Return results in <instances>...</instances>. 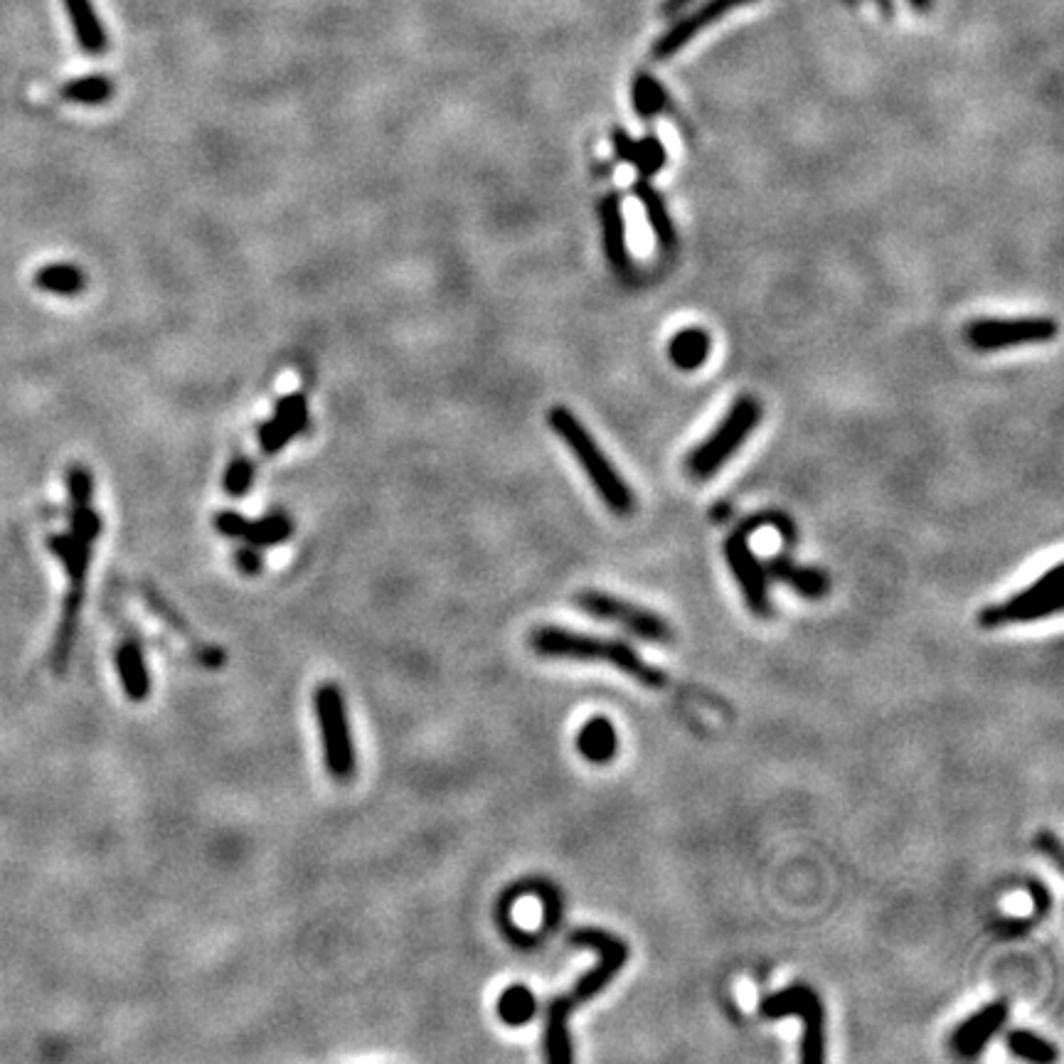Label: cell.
<instances>
[{"label":"cell","instance_id":"34","mask_svg":"<svg viewBox=\"0 0 1064 1064\" xmlns=\"http://www.w3.org/2000/svg\"><path fill=\"white\" fill-rule=\"evenodd\" d=\"M1037 848H1040L1042 853L1050 855L1057 870H1062V848L1055 833H1040V838H1037Z\"/></svg>","mask_w":1064,"mask_h":1064},{"label":"cell","instance_id":"13","mask_svg":"<svg viewBox=\"0 0 1064 1064\" xmlns=\"http://www.w3.org/2000/svg\"><path fill=\"white\" fill-rule=\"evenodd\" d=\"M308 427V399L303 392H289L276 402L269 422L259 427V444L264 454H279L291 439Z\"/></svg>","mask_w":1064,"mask_h":1064},{"label":"cell","instance_id":"25","mask_svg":"<svg viewBox=\"0 0 1064 1064\" xmlns=\"http://www.w3.org/2000/svg\"><path fill=\"white\" fill-rule=\"evenodd\" d=\"M631 101L641 119H653L668 109V92L653 74L638 72L631 84Z\"/></svg>","mask_w":1064,"mask_h":1064},{"label":"cell","instance_id":"19","mask_svg":"<svg viewBox=\"0 0 1064 1064\" xmlns=\"http://www.w3.org/2000/svg\"><path fill=\"white\" fill-rule=\"evenodd\" d=\"M65 8L69 15V23H72L74 35H77L79 47L89 55H101L109 47V37H106L104 25H101L99 15L94 13L92 0H65Z\"/></svg>","mask_w":1064,"mask_h":1064},{"label":"cell","instance_id":"6","mask_svg":"<svg viewBox=\"0 0 1064 1064\" xmlns=\"http://www.w3.org/2000/svg\"><path fill=\"white\" fill-rule=\"evenodd\" d=\"M762 419V404L752 395H742L732 402L722 422L717 424L715 432L700 441L685 459V471L693 481H707L715 476L727 461L742 449L744 441L752 436Z\"/></svg>","mask_w":1064,"mask_h":1064},{"label":"cell","instance_id":"15","mask_svg":"<svg viewBox=\"0 0 1064 1064\" xmlns=\"http://www.w3.org/2000/svg\"><path fill=\"white\" fill-rule=\"evenodd\" d=\"M1005 1020H1008V1003L996 1000V1003L986 1005V1008L978 1010L976 1015H971L956 1028L954 1035H951V1047L961 1057H976L993 1040V1035L1003 1028Z\"/></svg>","mask_w":1064,"mask_h":1064},{"label":"cell","instance_id":"3","mask_svg":"<svg viewBox=\"0 0 1064 1064\" xmlns=\"http://www.w3.org/2000/svg\"><path fill=\"white\" fill-rule=\"evenodd\" d=\"M547 424H550L552 432L565 441V446L572 451L577 464L582 466V471L587 473L592 486L597 488L599 498L604 500L606 508L614 515H619V518H629L633 510H636L633 491L629 488V483L621 478V473L616 471V466L606 459L604 449L597 444L592 432L579 422L577 414L567 407H552L550 412H547Z\"/></svg>","mask_w":1064,"mask_h":1064},{"label":"cell","instance_id":"16","mask_svg":"<svg viewBox=\"0 0 1064 1064\" xmlns=\"http://www.w3.org/2000/svg\"><path fill=\"white\" fill-rule=\"evenodd\" d=\"M116 673H119L121 688L131 702H143L151 695V675H148L143 648L136 638H124L114 653Z\"/></svg>","mask_w":1064,"mask_h":1064},{"label":"cell","instance_id":"28","mask_svg":"<svg viewBox=\"0 0 1064 1064\" xmlns=\"http://www.w3.org/2000/svg\"><path fill=\"white\" fill-rule=\"evenodd\" d=\"M1005 1045H1008V1050L1013 1052L1015 1057L1028 1060V1062L1050 1064V1062H1055V1057H1057V1050L1050 1045V1042L1042 1040L1040 1035H1035V1032H1028V1030H1013L1008 1035V1040H1005Z\"/></svg>","mask_w":1064,"mask_h":1064},{"label":"cell","instance_id":"22","mask_svg":"<svg viewBox=\"0 0 1064 1064\" xmlns=\"http://www.w3.org/2000/svg\"><path fill=\"white\" fill-rule=\"evenodd\" d=\"M291 532H294V523L289 515L284 510H271L264 518L247 520L242 542L257 547V550H266V547H276L289 540Z\"/></svg>","mask_w":1064,"mask_h":1064},{"label":"cell","instance_id":"27","mask_svg":"<svg viewBox=\"0 0 1064 1064\" xmlns=\"http://www.w3.org/2000/svg\"><path fill=\"white\" fill-rule=\"evenodd\" d=\"M665 163H668V151H665L658 133H653V131L643 133V136L636 141V156H633V163H631V166L638 170V178L651 180L653 175L661 173Z\"/></svg>","mask_w":1064,"mask_h":1064},{"label":"cell","instance_id":"2","mask_svg":"<svg viewBox=\"0 0 1064 1064\" xmlns=\"http://www.w3.org/2000/svg\"><path fill=\"white\" fill-rule=\"evenodd\" d=\"M530 648L542 658H557V661H577V663H606L611 668L621 670L624 675L641 683L643 688L661 690L668 685V678L661 668L646 663L636 651L624 641L616 638H599L577 633L560 626H537L528 638Z\"/></svg>","mask_w":1064,"mask_h":1064},{"label":"cell","instance_id":"4","mask_svg":"<svg viewBox=\"0 0 1064 1064\" xmlns=\"http://www.w3.org/2000/svg\"><path fill=\"white\" fill-rule=\"evenodd\" d=\"M47 547H50L52 555L62 562L67 569V594L62 601V616L60 624H57L55 643H52V668L57 675H65L69 661H72L74 643H77V631L79 621H82V604H84V589H87V574H89V562H92V547L94 542L84 540V537L74 535V532H55V535L47 537Z\"/></svg>","mask_w":1064,"mask_h":1064},{"label":"cell","instance_id":"21","mask_svg":"<svg viewBox=\"0 0 1064 1064\" xmlns=\"http://www.w3.org/2000/svg\"><path fill=\"white\" fill-rule=\"evenodd\" d=\"M579 754H582L587 762L604 764L609 759H614L616 754V730L606 717H594L587 725L582 727L577 737Z\"/></svg>","mask_w":1064,"mask_h":1064},{"label":"cell","instance_id":"17","mask_svg":"<svg viewBox=\"0 0 1064 1064\" xmlns=\"http://www.w3.org/2000/svg\"><path fill=\"white\" fill-rule=\"evenodd\" d=\"M631 190L638 198V202H641L643 215H646L648 227H651L658 247H661L665 254H673L675 247H678V230H675V222H673V217H670L663 195L653 188L651 180H643V178H638Z\"/></svg>","mask_w":1064,"mask_h":1064},{"label":"cell","instance_id":"32","mask_svg":"<svg viewBox=\"0 0 1064 1064\" xmlns=\"http://www.w3.org/2000/svg\"><path fill=\"white\" fill-rule=\"evenodd\" d=\"M234 565L239 567V572L242 574L254 577V574L262 572V552H259L257 547L244 542V547H239V550L234 552Z\"/></svg>","mask_w":1064,"mask_h":1064},{"label":"cell","instance_id":"12","mask_svg":"<svg viewBox=\"0 0 1064 1064\" xmlns=\"http://www.w3.org/2000/svg\"><path fill=\"white\" fill-rule=\"evenodd\" d=\"M749 3H754V0H705L698 10H693V13L685 15V18L675 20V23L658 37L651 50L653 60H670V57L678 55L685 45H690V42L695 40V35H700L702 30L715 25L722 15L732 13V10Z\"/></svg>","mask_w":1064,"mask_h":1064},{"label":"cell","instance_id":"14","mask_svg":"<svg viewBox=\"0 0 1064 1064\" xmlns=\"http://www.w3.org/2000/svg\"><path fill=\"white\" fill-rule=\"evenodd\" d=\"M599 222H601V244H604L606 262L619 274H629L631 269V252L629 239H626V220L624 207H621L619 193H606L599 202Z\"/></svg>","mask_w":1064,"mask_h":1064},{"label":"cell","instance_id":"29","mask_svg":"<svg viewBox=\"0 0 1064 1064\" xmlns=\"http://www.w3.org/2000/svg\"><path fill=\"white\" fill-rule=\"evenodd\" d=\"M254 473H257V468H254L252 459H247V456H234L232 464L227 466V471H225V481H222L227 496H232V498L247 496L249 488H252V483H254Z\"/></svg>","mask_w":1064,"mask_h":1064},{"label":"cell","instance_id":"33","mask_svg":"<svg viewBox=\"0 0 1064 1064\" xmlns=\"http://www.w3.org/2000/svg\"><path fill=\"white\" fill-rule=\"evenodd\" d=\"M611 146H614V153L616 158H619L621 163H633V156H636V141L631 138V133L626 129H621V126H616L614 131H611Z\"/></svg>","mask_w":1064,"mask_h":1064},{"label":"cell","instance_id":"24","mask_svg":"<svg viewBox=\"0 0 1064 1064\" xmlns=\"http://www.w3.org/2000/svg\"><path fill=\"white\" fill-rule=\"evenodd\" d=\"M114 94V82H111L106 74H87V77L69 79L67 84H62L60 97L69 101V104H84V106H97L106 104Z\"/></svg>","mask_w":1064,"mask_h":1064},{"label":"cell","instance_id":"37","mask_svg":"<svg viewBox=\"0 0 1064 1064\" xmlns=\"http://www.w3.org/2000/svg\"><path fill=\"white\" fill-rule=\"evenodd\" d=\"M877 5H880V10L885 15H892V10H895V5H892V0H877Z\"/></svg>","mask_w":1064,"mask_h":1064},{"label":"cell","instance_id":"10","mask_svg":"<svg viewBox=\"0 0 1064 1064\" xmlns=\"http://www.w3.org/2000/svg\"><path fill=\"white\" fill-rule=\"evenodd\" d=\"M1057 321L1047 316L1028 318H978L966 326V340L978 353L1040 345L1057 338Z\"/></svg>","mask_w":1064,"mask_h":1064},{"label":"cell","instance_id":"5","mask_svg":"<svg viewBox=\"0 0 1064 1064\" xmlns=\"http://www.w3.org/2000/svg\"><path fill=\"white\" fill-rule=\"evenodd\" d=\"M762 525H771L784 537L794 540V523H791L786 515L781 513H762L754 515V518L744 520L737 530L732 532L725 540V560L730 565L734 579H737L739 589H742L744 601L752 609V614L757 616H769L771 614V601H769V574H766L764 562L757 560L752 550V532Z\"/></svg>","mask_w":1064,"mask_h":1064},{"label":"cell","instance_id":"30","mask_svg":"<svg viewBox=\"0 0 1064 1064\" xmlns=\"http://www.w3.org/2000/svg\"><path fill=\"white\" fill-rule=\"evenodd\" d=\"M67 488H69V505H87L92 503L94 478L84 464L69 466L67 471Z\"/></svg>","mask_w":1064,"mask_h":1064},{"label":"cell","instance_id":"18","mask_svg":"<svg viewBox=\"0 0 1064 1064\" xmlns=\"http://www.w3.org/2000/svg\"><path fill=\"white\" fill-rule=\"evenodd\" d=\"M769 579H779V582L791 584L801 597L806 599H821L826 597L828 589H831V579L821 572V569L813 567H801L796 562H791L786 555L771 557L764 565Z\"/></svg>","mask_w":1064,"mask_h":1064},{"label":"cell","instance_id":"9","mask_svg":"<svg viewBox=\"0 0 1064 1064\" xmlns=\"http://www.w3.org/2000/svg\"><path fill=\"white\" fill-rule=\"evenodd\" d=\"M764 1018H786L798 1015L803 1023L801 1035V1060L806 1064H818L826 1060V1013H823L821 998L808 986H791L779 993H771L759 1005Z\"/></svg>","mask_w":1064,"mask_h":1064},{"label":"cell","instance_id":"8","mask_svg":"<svg viewBox=\"0 0 1064 1064\" xmlns=\"http://www.w3.org/2000/svg\"><path fill=\"white\" fill-rule=\"evenodd\" d=\"M1062 587L1064 565H1055L1047 574H1042L1035 584L1018 592L1015 597L996 606H988L978 614L981 629H1000L1010 624H1028V621L1047 619L1062 611Z\"/></svg>","mask_w":1064,"mask_h":1064},{"label":"cell","instance_id":"36","mask_svg":"<svg viewBox=\"0 0 1064 1064\" xmlns=\"http://www.w3.org/2000/svg\"><path fill=\"white\" fill-rule=\"evenodd\" d=\"M909 5H912V10H917V13H929L931 10V0H907Z\"/></svg>","mask_w":1064,"mask_h":1064},{"label":"cell","instance_id":"20","mask_svg":"<svg viewBox=\"0 0 1064 1064\" xmlns=\"http://www.w3.org/2000/svg\"><path fill=\"white\" fill-rule=\"evenodd\" d=\"M712 350V338L702 328H683L670 338L668 358L678 370H698L707 363Z\"/></svg>","mask_w":1064,"mask_h":1064},{"label":"cell","instance_id":"7","mask_svg":"<svg viewBox=\"0 0 1064 1064\" xmlns=\"http://www.w3.org/2000/svg\"><path fill=\"white\" fill-rule=\"evenodd\" d=\"M313 710H316L318 730H321L323 762H326L328 774L338 784H345L355 776L358 754H355L353 734H350L348 707H345V698L338 685H318L313 693Z\"/></svg>","mask_w":1064,"mask_h":1064},{"label":"cell","instance_id":"11","mask_svg":"<svg viewBox=\"0 0 1064 1064\" xmlns=\"http://www.w3.org/2000/svg\"><path fill=\"white\" fill-rule=\"evenodd\" d=\"M574 604L579 606V611H584L587 616L599 621H609V624L621 626L636 638L648 643H670L673 631L665 624L658 614L643 609V606L631 604V601L611 597V594L597 592V589H584L574 597Z\"/></svg>","mask_w":1064,"mask_h":1064},{"label":"cell","instance_id":"35","mask_svg":"<svg viewBox=\"0 0 1064 1064\" xmlns=\"http://www.w3.org/2000/svg\"><path fill=\"white\" fill-rule=\"evenodd\" d=\"M690 3H693V0H663L661 13H663V15H668V18H670V15H678L680 10L688 8Z\"/></svg>","mask_w":1064,"mask_h":1064},{"label":"cell","instance_id":"26","mask_svg":"<svg viewBox=\"0 0 1064 1064\" xmlns=\"http://www.w3.org/2000/svg\"><path fill=\"white\" fill-rule=\"evenodd\" d=\"M537 1013V1000L530 993V988L525 986H510L508 991H503V996L498 998V1015L503 1023L520 1028V1025L530 1023Z\"/></svg>","mask_w":1064,"mask_h":1064},{"label":"cell","instance_id":"23","mask_svg":"<svg viewBox=\"0 0 1064 1064\" xmlns=\"http://www.w3.org/2000/svg\"><path fill=\"white\" fill-rule=\"evenodd\" d=\"M35 286L55 296H77L87 289V274L74 264H47L35 274Z\"/></svg>","mask_w":1064,"mask_h":1064},{"label":"cell","instance_id":"1","mask_svg":"<svg viewBox=\"0 0 1064 1064\" xmlns=\"http://www.w3.org/2000/svg\"><path fill=\"white\" fill-rule=\"evenodd\" d=\"M569 941L579 949H589L599 954V964L592 971L584 973L572 991L552 998L547 1003L545 1013V1032H542V1047H545V1060L552 1064H569L572 1062V1037H569V1015L592 998H597L611 981L621 973L629 959V946L619 936L609 934L604 929L582 927L569 934Z\"/></svg>","mask_w":1064,"mask_h":1064},{"label":"cell","instance_id":"31","mask_svg":"<svg viewBox=\"0 0 1064 1064\" xmlns=\"http://www.w3.org/2000/svg\"><path fill=\"white\" fill-rule=\"evenodd\" d=\"M212 525H215V530L220 532V535L230 537V540H242L244 528H247V518L234 513V510H222V513H217L215 518H212Z\"/></svg>","mask_w":1064,"mask_h":1064}]
</instances>
